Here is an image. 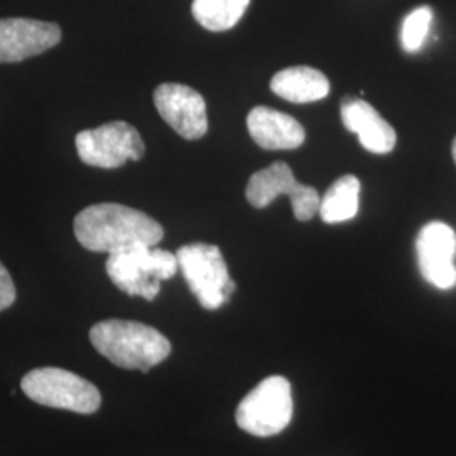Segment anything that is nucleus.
Returning a JSON list of instances; mask_svg holds the SVG:
<instances>
[{"mask_svg":"<svg viewBox=\"0 0 456 456\" xmlns=\"http://www.w3.org/2000/svg\"><path fill=\"white\" fill-rule=\"evenodd\" d=\"M75 237L90 252L115 254L132 247H156L163 240L159 222L118 203H98L75 216Z\"/></svg>","mask_w":456,"mask_h":456,"instance_id":"nucleus-1","label":"nucleus"},{"mask_svg":"<svg viewBox=\"0 0 456 456\" xmlns=\"http://www.w3.org/2000/svg\"><path fill=\"white\" fill-rule=\"evenodd\" d=\"M90 342L98 354L117 367L147 372L169 357L171 343L152 326L105 320L90 330Z\"/></svg>","mask_w":456,"mask_h":456,"instance_id":"nucleus-2","label":"nucleus"},{"mask_svg":"<svg viewBox=\"0 0 456 456\" xmlns=\"http://www.w3.org/2000/svg\"><path fill=\"white\" fill-rule=\"evenodd\" d=\"M176 254L158 247L139 245L110 254L105 271L115 286L129 296L154 301L161 291V282L178 273Z\"/></svg>","mask_w":456,"mask_h":456,"instance_id":"nucleus-3","label":"nucleus"},{"mask_svg":"<svg viewBox=\"0 0 456 456\" xmlns=\"http://www.w3.org/2000/svg\"><path fill=\"white\" fill-rule=\"evenodd\" d=\"M293 419V392L288 379L271 375L248 392L239 404L235 421L239 428L259 438L284 431Z\"/></svg>","mask_w":456,"mask_h":456,"instance_id":"nucleus-4","label":"nucleus"},{"mask_svg":"<svg viewBox=\"0 0 456 456\" xmlns=\"http://www.w3.org/2000/svg\"><path fill=\"white\" fill-rule=\"evenodd\" d=\"M176 259L191 293L205 310L222 308L235 293V282L228 274L227 262L216 245H183L176 252Z\"/></svg>","mask_w":456,"mask_h":456,"instance_id":"nucleus-5","label":"nucleus"},{"mask_svg":"<svg viewBox=\"0 0 456 456\" xmlns=\"http://www.w3.org/2000/svg\"><path fill=\"white\" fill-rule=\"evenodd\" d=\"M20 389L41 406L66 409L78 414H94L102 404V395L92 382L56 367L28 372L20 382Z\"/></svg>","mask_w":456,"mask_h":456,"instance_id":"nucleus-6","label":"nucleus"},{"mask_svg":"<svg viewBox=\"0 0 456 456\" xmlns=\"http://www.w3.org/2000/svg\"><path fill=\"white\" fill-rule=\"evenodd\" d=\"M75 144L83 163L102 169H115L127 161H141L146 152L139 131L122 120L80 132Z\"/></svg>","mask_w":456,"mask_h":456,"instance_id":"nucleus-7","label":"nucleus"},{"mask_svg":"<svg viewBox=\"0 0 456 456\" xmlns=\"http://www.w3.org/2000/svg\"><path fill=\"white\" fill-rule=\"evenodd\" d=\"M279 195L289 196L294 216L299 222H310L316 213H320V193L313 186L297 183L293 169L282 161L254 173L245 190L248 203L256 208H265Z\"/></svg>","mask_w":456,"mask_h":456,"instance_id":"nucleus-8","label":"nucleus"},{"mask_svg":"<svg viewBox=\"0 0 456 456\" xmlns=\"http://www.w3.org/2000/svg\"><path fill=\"white\" fill-rule=\"evenodd\" d=\"M154 105L164 122L186 141H198L208 131L207 102L191 86L163 83L154 92Z\"/></svg>","mask_w":456,"mask_h":456,"instance_id":"nucleus-9","label":"nucleus"},{"mask_svg":"<svg viewBox=\"0 0 456 456\" xmlns=\"http://www.w3.org/2000/svg\"><path fill=\"white\" fill-rule=\"evenodd\" d=\"M418 264L424 279L443 291L456 286V233L443 222L426 224L416 240Z\"/></svg>","mask_w":456,"mask_h":456,"instance_id":"nucleus-10","label":"nucleus"},{"mask_svg":"<svg viewBox=\"0 0 456 456\" xmlns=\"http://www.w3.org/2000/svg\"><path fill=\"white\" fill-rule=\"evenodd\" d=\"M61 28L54 22L7 17L0 19V63H19L54 48L61 41Z\"/></svg>","mask_w":456,"mask_h":456,"instance_id":"nucleus-11","label":"nucleus"},{"mask_svg":"<svg viewBox=\"0 0 456 456\" xmlns=\"http://www.w3.org/2000/svg\"><path fill=\"white\" fill-rule=\"evenodd\" d=\"M340 112L343 126L346 131L359 135L363 149L374 154H389L394 151L397 142L394 127L369 102L360 98H345Z\"/></svg>","mask_w":456,"mask_h":456,"instance_id":"nucleus-12","label":"nucleus"},{"mask_svg":"<svg viewBox=\"0 0 456 456\" xmlns=\"http://www.w3.org/2000/svg\"><path fill=\"white\" fill-rule=\"evenodd\" d=\"M247 129L254 142L267 151H291L303 146L306 132L291 115L269 107H256L247 115Z\"/></svg>","mask_w":456,"mask_h":456,"instance_id":"nucleus-13","label":"nucleus"},{"mask_svg":"<svg viewBox=\"0 0 456 456\" xmlns=\"http://www.w3.org/2000/svg\"><path fill=\"white\" fill-rule=\"evenodd\" d=\"M271 90L288 102L310 103L328 97L330 82L316 68L291 66L277 71L271 80Z\"/></svg>","mask_w":456,"mask_h":456,"instance_id":"nucleus-14","label":"nucleus"},{"mask_svg":"<svg viewBox=\"0 0 456 456\" xmlns=\"http://www.w3.org/2000/svg\"><path fill=\"white\" fill-rule=\"evenodd\" d=\"M360 181L354 175L335 181L322 196L320 216L326 224H343L354 220L359 213Z\"/></svg>","mask_w":456,"mask_h":456,"instance_id":"nucleus-15","label":"nucleus"},{"mask_svg":"<svg viewBox=\"0 0 456 456\" xmlns=\"http://www.w3.org/2000/svg\"><path fill=\"white\" fill-rule=\"evenodd\" d=\"M248 4L250 0H193L191 12L201 28L224 33L239 24Z\"/></svg>","mask_w":456,"mask_h":456,"instance_id":"nucleus-16","label":"nucleus"},{"mask_svg":"<svg viewBox=\"0 0 456 456\" xmlns=\"http://www.w3.org/2000/svg\"><path fill=\"white\" fill-rule=\"evenodd\" d=\"M431 22H433V11L428 5L414 9L404 19L403 29H401V43L404 51L416 53L423 48L424 41L429 34Z\"/></svg>","mask_w":456,"mask_h":456,"instance_id":"nucleus-17","label":"nucleus"},{"mask_svg":"<svg viewBox=\"0 0 456 456\" xmlns=\"http://www.w3.org/2000/svg\"><path fill=\"white\" fill-rule=\"evenodd\" d=\"M16 301V286L9 271L0 262V311L7 310Z\"/></svg>","mask_w":456,"mask_h":456,"instance_id":"nucleus-18","label":"nucleus"},{"mask_svg":"<svg viewBox=\"0 0 456 456\" xmlns=\"http://www.w3.org/2000/svg\"><path fill=\"white\" fill-rule=\"evenodd\" d=\"M452 152H453V159H455L456 163V137L455 141H453V146H452Z\"/></svg>","mask_w":456,"mask_h":456,"instance_id":"nucleus-19","label":"nucleus"}]
</instances>
